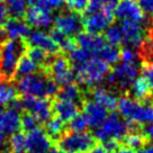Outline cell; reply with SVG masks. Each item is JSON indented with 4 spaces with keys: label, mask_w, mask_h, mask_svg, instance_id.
<instances>
[{
    "label": "cell",
    "mask_w": 153,
    "mask_h": 153,
    "mask_svg": "<svg viewBox=\"0 0 153 153\" xmlns=\"http://www.w3.org/2000/svg\"><path fill=\"white\" fill-rule=\"evenodd\" d=\"M48 153H65V152H63V151H61L60 149H57V148H52L48 151Z\"/></svg>",
    "instance_id": "50"
},
{
    "label": "cell",
    "mask_w": 153,
    "mask_h": 153,
    "mask_svg": "<svg viewBox=\"0 0 153 153\" xmlns=\"http://www.w3.org/2000/svg\"><path fill=\"white\" fill-rule=\"evenodd\" d=\"M85 153H109L105 148H104V145L101 144V145H95L92 149H90L89 151H87Z\"/></svg>",
    "instance_id": "46"
},
{
    "label": "cell",
    "mask_w": 153,
    "mask_h": 153,
    "mask_svg": "<svg viewBox=\"0 0 153 153\" xmlns=\"http://www.w3.org/2000/svg\"><path fill=\"white\" fill-rule=\"evenodd\" d=\"M137 57L142 64L153 63V25H149L143 42L137 48Z\"/></svg>",
    "instance_id": "23"
},
{
    "label": "cell",
    "mask_w": 153,
    "mask_h": 153,
    "mask_svg": "<svg viewBox=\"0 0 153 153\" xmlns=\"http://www.w3.org/2000/svg\"><path fill=\"white\" fill-rule=\"evenodd\" d=\"M55 98L59 99H63V100H69V101H74L78 102L82 106V102L85 99H82V91L81 88L79 87L78 83H69L65 86L61 87L59 90H57Z\"/></svg>",
    "instance_id": "25"
},
{
    "label": "cell",
    "mask_w": 153,
    "mask_h": 153,
    "mask_svg": "<svg viewBox=\"0 0 153 153\" xmlns=\"http://www.w3.org/2000/svg\"><path fill=\"white\" fill-rule=\"evenodd\" d=\"M90 96L92 100L102 106L107 110H115L117 108V104H118L117 96L110 90H107L104 87L97 86L91 88Z\"/></svg>",
    "instance_id": "21"
},
{
    "label": "cell",
    "mask_w": 153,
    "mask_h": 153,
    "mask_svg": "<svg viewBox=\"0 0 153 153\" xmlns=\"http://www.w3.org/2000/svg\"><path fill=\"white\" fill-rule=\"evenodd\" d=\"M136 153H153V142L152 143H146L143 148H141L140 150H137Z\"/></svg>",
    "instance_id": "47"
},
{
    "label": "cell",
    "mask_w": 153,
    "mask_h": 153,
    "mask_svg": "<svg viewBox=\"0 0 153 153\" xmlns=\"http://www.w3.org/2000/svg\"><path fill=\"white\" fill-rule=\"evenodd\" d=\"M20 128L19 111L10 107L0 108V134L7 136L18 132Z\"/></svg>",
    "instance_id": "16"
},
{
    "label": "cell",
    "mask_w": 153,
    "mask_h": 153,
    "mask_svg": "<svg viewBox=\"0 0 153 153\" xmlns=\"http://www.w3.org/2000/svg\"><path fill=\"white\" fill-rule=\"evenodd\" d=\"M104 38L106 39V42L109 45H114V46H122L123 43V33L120 30V26L111 24L108 28L105 29L104 32Z\"/></svg>",
    "instance_id": "34"
},
{
    "label": "cell",
    "mask_w": 153,
    "mask_h": 153,
    "mask_svg": "<svg viewBox=\"0 0 153 153\" xmlns=\"http://www.w3.org/2000/svg\"><path fill=\"white\" fill-rule=\"evenodd\" d=\"M140 125L125 120L120 113H111L106 117L104 123L96 128L94 135L96 140H99L101 142L109 140L120 142L124 140L131 131L137 128Z\"/></svg>",
    "instance_id": "5"
},
{
    "label": "cell",
    "mask_w": 153,
    "mask_h": 153,
    "mask_svg": "<svg viewBox=\"0 0 153 153\" xmlns=\"http://www.w3.org/2000/svg\"><path fill=\"white\" fill-rule=\"evenodd\" d=\"M124 143L126 146L132 148L133 150H140L143 148L149 141L145 139V136L142 133V129H135V131H131L126 136L124 137Z\"/></svg>",
    "instance_id": "31"
},
{
    "label": "cell",
    "mask_w": 153,
    "mask_h": 153,
    "mask_svg": "<svg viewBox=\"0 0 153 153\" xmlns=\"http://www.w3.org/2000/svg\"><path fill=\"white\" fill-rule=\"evenodd\" d=\"M20 127L23 128L24 132L28 133L30 131L39 127V122L32 114L25 111L23 116H20Z\"/></svg>",
    "instance_id": "38"
},
{
    "label": "cell",
    "mask_w": 153,
    "mask_h": 153,
    "mask_svg": "<svg viewBox=\"0 0 153 153\" xmlns=\"http://www.w3.org/2000/svg\"><path fill=\"white\" fill-rule=\"evenodd\" d=\"M80 104L74 101L54 98V100H52L53 115L63 123H69L76 115L80 113Z\"/></svg>",
    "instance_id": "18"
},
{
    "label": "cell",
    "mask_w": 153,
    "mask_h": 153,
    "mask_svg": "<svg viewBox=\"0 0 153 153\" xmlns=\"http://www.w3.org/2000/svg\"><path fill=\"white\" fill-rule=\"evenodd\" d=\"M38 70H39V68L27 56V54H24L20 57L18 64H17L14 80H17L19 78H23V76H26L28 74H32V73L38 71Z\"/></svg>",
    "instance_id": "28"
},
{
    "label": "cell",
    "mask_w": 153,
    "mask_h": 153,
    "mask_svg": "<svg viewBox=\"0 0 153 153\" xmlns=\"http://www.w3.org/2000/svg\"><path fill=\"white\" fill-rule=\"evenodd\" d=\"M101 60L108 64H116L120 60V46H114L107 44L105 48L98 53Z\"/></svg>",
    "instance_id": "33"
},
{
    "label": "cell",
    "mask_w": 153,
    "mask_h": 153,
    "mask_svg": "<svg viewBox=\"0 0 153 153\" xmlns=\"http://www.w3.org/2000/svg\"><path fill=\"white\" fill-rule=\"evenodd\" d=\"M142 133H143V135L148 141H152L153 142V123L145 125L144 128L142 129Z\"/></svg>",
    "instance_id": "43"
},
{
    "label": "cell",
    "mask_w": 153,
    "mask_h": 153,
    "mask_svg": "<svg viewBox=\"0 0 153 153\" xmlns=\"http://www.w3.org/2000/svg\"><path fill=\"white\" fill-rule=\"evenodd\" d=\"M137 4L144 15L148 18H151L153 16V0H137Z\"/></svg>",
    "instance_id": "41"
},
{
    "label": "cell",
    "mask_w": 153,
    "mask_h": 153,
    "mask_svg": "<svg viewBox=\"0 0 153 153\" xmlns=\"http://www.w3.org/2000/svg\"><path fill=\"white\" fill-rule=\"evenodd\" d=\"M25 22L29 26L46 29L50 28V26L54 23V17H53L52 13L39 9L37 6L35 5H30V7L27 8V11H26Z\"/></svg>",
    "instance_id": "17"
},
{
    "label": "cell",
    "mask_w": 153,
    "mask_h": 153,
    "mask_svg": "<svg viewBox=\"0 0 153 153\" xmlns=\"http://www.w3.org/2000/svg\"><path fill=\"white\" fill-rule=\"evenodd\" d=\"M64 2L68 9L80 15H83L86 13L87 7L89 5V0H64Z\"/></svg>",
    "instance_id": "39"
},
{
    "label": "cell",
    "mask_w": 153,
    "mask_h": 153,
    "mask_svg": "<svg viewBox=\"0 0 153 153\" xmlns=\"http://www.w3.org/2000/svg\"><path fill=\"white\" fill-rule=\"evenodd\" d=\"M82 22L83 29L87 33L92 35H100L109 25L114 24L115 17L105 14L104 11H99L91 15H83Z\"/></svg>",
    "instance_id": "13"
},
{
    "label": "cell",
    "mask_w": 153,
    "mask_h": 153,
    "mask_svg": "<svg viewBox=\"0 0 153 153\" xmlns=\"http://www.w3.org/2000/svg\"><path fill=\"white\" fill-rule=\"evenodd\" d=\"M5 28L10 39L27 38L32 32L30 26L25 22V19H7L5 23Z\"/></svg>",
    "instance_id": "22"
},
{
    "label": "cell",
    "mask_w": 153,
    "mask_h": 153,
    "mask_svg": "<svg viewBox=\"0 0 153 153\" xmlns=\"http://www.w3.org/2000/svg\"><path fill=\"white\" fill-rule=\"evenodd\" d=\"M0 1H2V0H0Z\"/></svg>",
    "instance_id": "53"
},
{
    "label": "cell",
    "mask_w": 153,
    "mask_h": 153,
    "mask_svg": "<svg viewBox=\"0 0 153 153\" xmlns=\"http://www.w3.org/2000/svg\"><path fill=\"white\" fill-rule=\"evenodd\" d=\"M8 153H27L26 135L23 132H16L10 135Z\"/></svg>",
    "instance_id": "30"
},
{
    "label": "cell",
    "mask_w": 153,
    "mask_h": 153,
    "mask_svg": "<svg viewBox=\"0 0 153 153\" xmlns=\"http://www.w3.org/2000/svg\"><path fill=\"white\" fill-rule=\"evenodd\" d=\"M26 54L39 69H45L50 62V59L52 56L51 54L46 53L44 50L39 48H35V46H28Z\"/></svg>",
    "instance_id": "29"
},
{
    "label": "cell",
    "mask_w": 153,
    "mask_h": 153,
    "mask_svg": "<svg viewBox=\"0 0 153 153\" xmlns=\"http://www.w3.org/2000/svg\"><path fill=\"white\" fill-rule=\"evenodd\" d=\"M149 20H150V24L153 25V16L151 17V18H149Z\"/></svg>",
    "instance_id": "52"
},
{
    "label": "cell",
    "mask_w": 153,
    "mask_h": 153,
    "mask_svg": "<svg viewBox=\"0 0 153 153\" xmlns=\"http://www.w3.org/2000/svg\"><path fill=\"white\" fill-rule=\"evenodd\" d=\"M72 65L76 82L88 88L97 87L99 83L105 81L106 76L111 70L109 64L98 56H94L88 61Z\"/></svg>",
    "instance_id": "3"
},
{
    "label": "cell",
    "mask_w": 153,
    "mask_h": 153,
    "mask_svg": "<svg viewBox=\"0 0 153 153\" xmlns=\"http://www.w3.org/2000/svg\"><path fill=\"white\" fill-rule=\"evenodd\" d=\"M52 142L45 129L37 127L26 135L27 153H48L52 149Z\"/></svg>",
    "instance_id": "14"
},
{
    "label": "cell",
    "mask_w": 153,
    "mask_h": 153,
    "mask_svg": "<svg viewBox=\"0 0 153 153\" xmlns=\"http://www.w3.org/2000/svg\"><path fill=\"white\" fill-rule=\"evenodd\" d=\"M23 110L32 114L39 122L46 123L53 115L52 101L48 98H36V97H27L23 96L20 99Z\"/></svg>",
    "instance_id": "11"
},
{
    "label": "cell",
    "mask_w": 153,
    "mask_h": 153,
    "mask_svg": "<svg viewBox=\"0 0 153 153\" xmlns=\"http://www.w3.org/2000/svg\"><path fill=\"white\" fill-rule=\"evenodd\" d=\"M97 143L95 135L88 132L68 131L56 140L57 149L65 153H85Z\"/></svg>",
    "instance_id": "6"
},
{
    "label": "cell",
    "mask_w": 153,
    "mask_h": 153,
    "mask_svg": "<svg viewBox=\"0 0 153 153\" xmlns=\"http://www.w3.org/2000/svg\"><path fill=\"white\" fill-rule=\"evenodd\" d=\"M149 25H150V20L145 23H139L131 19H122L120 23V30L123 33L122 46L139 48L141 43L143 42Z\"/></svg>",
    "instance_id": "9"
},
{
    "label": "cell",
    "mask_w": 153,
    "mask_h": 153,
    "mask_svg": "<svg viewBox=\"0 0 153 153\" xmlns=\"http://www.w3.org/2000/svg\"><path fill=\"white\" fill-rule=\"evenodd\" d=\"M76 41L78 46L91 52L95 56L98 55V53L107 45V42L101 34L100 35H92L87 32L86 33L81 32L76 36Z\"/></svg>",
    "instance_id": "20"
},
{
    "label": "cell",
    "mask_w": 153,
    "mask_h": 153,
    "mask_svg": "<svg viewBox=\"0 0 153 153\" xmlns=\"http://www.w3.org/2000/svg\"><path fill=\"white\" fill-rule=\"evenodd\" d=\"M8 33H7V30H6L5 26H2V25L0 24V48H2V45L8 41Z\"/></svg>",
    "instance_id": "45"
},
{
    "label": "cell",
    "mask_w": 153,
    "mask_h": 153,
    "mask_svg": "<svg viewBox=\"0 0 153 153\" xmlns=\"http://www.w3.org/2000/svg\"><path fill=\"white\" fill-rule=\"evenodd\" d=\"M117 108L125 120L140 126L153 123V99L141 101L132 96L124 95L118 99Z\"/></svg>",
    "instance_id": "4"
},
{
    "label": "cell",
    "mask_w": 153,
    "mask_h": 153,
    "mask_svg": "<svg viewBox=\"0 0 153 153\" xmlns=\"http://www.w3.org/2000/svg\"><path fill=\"white\" fill-rule=\"evenodd\" d=\"M5 5L9 18L25 19L27 11L25 0H5Z\"/></svg>",
    "instance_id": "27"
},
{
    "label": "cell",
    "mask_w": 153,
    "mask_h": 153,
    "mask_svg": "<svg viewBox=\"0 0 153 153\" xmlns=\"http://www.w3.org/2000/svg\"><path fill=\"white\" fill-rule=\"evenodd\" d=\"M26 41L28 43V46H35V48H42L51 55H54V54L61 52L59 45L53 41L52 37L48 34H46L43 30L36 29V30L30 32L28 37L26 38Z\"/></svg>",
    "instance_id": "19"
},
{
    "label": "cell",
    "mask_w": 153,
    "mask_h": 153,
    "mask_svg": "<svg viewBox=\"0 0 153 153\" xmlns=\"http://www.w3.org/2000/svg\"><path fill=\"white\" fill-rule=\"evenodd\" d=\"M25 1H26V2H28L29 5H35L38 0H25Z\"/></svg>",
    "instance_id": "51"
},
{
    "label": "cell",
    "mask_w": 153,
    "mask_h": 153,
    "mask_svg": "<svg viewBox=\"0 0 153 153\" xmlns=\"http://www.w3.org/2000/svg\"><path fill=\"white\" fill-rule=\"evenodd\" d=\"M81 109L83 116L86 117L88 126H90L92 128H98L104 123L106 117L108 116V114H107L108 110L99 104H97L92 99L91 100L85 99L82 102Z\"/></svg>",
    "instance_id": "15"
},
{
    "label": "cell",
    "mask_w": 153,
    "mask_h": 153,
    "mask_svg": "<svg viewBox=\"0 0 153 153\" xmlns=\"http://www.w3.org/2000/svg\"><path fill=\"white\" fill-rule=\"evenodd\" d=\"M116 153H136L135 150H133L132 148H128L126 145H123V146H120L118 150L116 151Z\"/></svg>",
    "instance_id": "48"
},
{
    "label": "cell",
    "mask_w": 153,
    "mask_h": 153,
    "mask_svg": "<svg viewBox=\"0 0 153 153\" xmlns=\"http://www.w3.org/2000/svg\"><path fill=\"white\" fill-rule=\"evenodd\" d=\"M43 70L48 72V76L52 78L53 81L59 87L72 83L76 80L71 61L69 60L67 54L62 52L52 55L48 64Z\"/></svg>",
    "instance_id": "8"
},
{
    "label": "cell",
    "mask_w": 153,
    "mask_h": 153,
    "mask_svg": "<svg viewBox=\"0 0 153 153\" xmlns=\"http://www.w3.org/2000/svg\"><path fill=\"white\" fill-rule=\"evenodd\" d=\"M16 88L20 95L36 98L54 97L59 90V86L43 69L17 79Z\"/></svg>",
    "instance_id": "1"
},
{
    "label": "cell",
    "mask_w": 153,
    "mask_h": 153,
    "mask_svg": "<svg viewBox=\"0 0 153 153\" xmlns=\"http://www.w3.org/2000/svg\"><path fill=\"white\" fill-rule=\"evenodd\" d=\"M5 137L6 136L0 134V153H4L5 151Z\"/></svg>",
    "instance_id": "49"
},
{
    "label": "cell",
    "mask_w": 153,
    "mask_h": 153,
    "mask_svg": "<svg viewBox=\"0 0 153 153\" xmlns=\"http://www.w3.org/2000/svg\"><path fill=\"white\" fill-rule=\"evenodd\" d=\"M18 90L10 81L0 80V108H5L18 98Z\"/></svg>",
    "instance_id": "26"
},
{
    "label": "cell",
    "mask_w": 153,
    "mask_h": 153,
    "mask_svg": "<svg viewBox=\"0 0 153 153\" xmlns=\"http://www.w3.org/2000/svg\"><path fill=\"white\" fill-rule=\"evenodd\" d=\"M131 94L132 97L141 101L152 100L153 90L151 85L143 76H137L131 86Z\"/></svg>",
    "instance_id": "24"
},
{
    "label": "cell",
    "mask_w": 153,
    "mask_h": 153,
    "mask_svg": "<svg viewBox=\"0 0 153 153\" xmlns=\"http://www.w3.org/2000/svg\"><path fill=\"white\" fill-rule=\"evenodd\" d=\"M67 55L69 57V60L71 61L72 64L85 62V61H88L89 59L95 56L91 52H89V51H87V50L81 48H76V50H73L72 52H70Z\"/></svg>",
    "instance_id": "35"
},
{
    "label": "cell",
    "mask_w": 153,
    "mask_h": 153,
    "mask_svg": "<svg viewBox=\"0 0 153 153\" xmlns=\"http://www.w3.org/2000/svg\"><path fill=\"white\" fill-rule=\"evenodd\" d=\"M139 73L140 68L136 62L117 63L106 76V85L111 88L127 91L131 89L134 80L139 76Z\"/></svg>",
    "instance_id": "7"
},
{
    "label": "cell",
    "mask_w": 153,
    "mask_h": 153,
    "mask_svg": "<svg viewBox=\"0 0 153 153\" xmlns=\"http://www.w3.org/2000/svg\"><path fill=\"white\" fill-rule=\"evenodd\" d=\"M39 9L45 10V11H50L52 13L53 10H60L65 8V2L64 0H38L35 4Z\"/></svg>",
    "instance_id": "36"
},
{
    "label": "cell",
    "mask_w": 153,
    "mask_h": 153,
    "mask_svg": "<svg viewBox=\"0 0 153 153\" xmlns=\"http://www.w3.org/2000/svg\"><path fill=\"white\" fill-rule=\"evenodd\" d=\"M28 43L26 38L7 41L0 48V80L13 81L20 57L26 54Z\"/></svg>",
    "instance_id": "2"
},
{
    "label": "cell",
    "mask_w": 153,
    "mask_h": 153,
    "mask_svg": "<svg viewBox=\"0 0 153 153\" xmlns=\"http://www.w3.org/2000/svg\"><path fill=\"white\" fill-rule=\"evenodd\" d=\"M137 53L134 52L133 48L127 46H120V60L122 62H136Z\"/></svg>",
    "instance_id": "40"
},
{
    "label": "cell",
    "mask_w": 153,
    "mask_h": 153,
    "mask_svg": "<svg viewBox=\"0 0 153 153\" xmlns=\"http://www.w3.org/2000/svg\"><path fill=\"white\" fill-rule=\"evenodd\" d=\"M141 72H142V76L151 85L153 90V63H151V64H141Z\"/></svg>",
    "instance_id": "42"
},
{
    "label": "cell",
    "mask_w": 153,
    "mask_h": 153,
    "mask_svg": "<svg viewBox=\"0 0 153 153\" xmlns=\"http://www.w3.org/2000/svg\"><path fill=\"white\" fill-rule=\"evenodd\" d=\"M7 17H8V14H7V8H6V5L4 1H0V24L4 23L5 24L6 20H7Z\"/></svg>",
    "instance_id": "44"
},
{
    "label": "cell",
    "mask_w": 153,
    "mask_h": 153,
    "mask_svg": "<svg viewBox=\"0 0 153 153\" xmlns=\"http://www.w3.org/2000/svg\"><path fill=\"white\" fill-rule=\"evenodd\" d=\"M88 128V123H87L86 117L83 114L76 115L69 123H68V129L73 131V132H86Z\"/></svg>",
    "instance_id": "37"
},
{
    "label": "cell",
    "mask_w": 153,
    "mask_h": 153,
    "mask_svg": "<svg viewBox=\"0 0 153 153\" xmlns=\"http://www.w3.org/2000/svg\"><path fill=\"white\" fill-rule=\"evenodd\" d=\"M114 17L115 19H131L139 23H145L149 20L136 0H118L114 9Z\"/></svg>",
    "instance_id": "12"
},
{
    "label": "cell",
    "mask_w": 153,
    "mask_h": 153,
    "mask_svg": "<svg viewBox=\"0 0 153 153\" xmlns=\"http://www.w3.org/2000/svg\"><path fill=\"white\" fill-rule=\"evenodd\" d=\"M45 132L52 141H56L64 133V123L57 117L53 116L45 123Z\"/></svg>",
    "instance_id": "32"
},
{
    "label": "cell",
    "mask_w": 153,
    "mask_h": 153,
    "mask_svg": "<svg viewBox=\"0 0 153 153\" xmlns=\"http://www.w3.org/2000/svg\"><path fill=\"white\" fill-rule=\"evenodd\" d=\"M54 27L70 36L76 37L83 29L82 15L68 9L67 7L61 9L54 17Z\"/></svg>",
    "instance_id": "10"
}]
</instances>
